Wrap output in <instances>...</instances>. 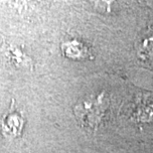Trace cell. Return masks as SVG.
Segmentation results:
<instances>
[{
	"mask_svg": "<svg viewBox=\"0 0 153 153\" xmlns=\"http://www.w3.org/2000/svg\"><path fill=\"white\" fill-rule=\"evenodd\" d=\"M62 50L65 56L72 58V59L87 58L88 55V51L87 47H85L82 43L76 41L64 43L62 45Z\"/></svg>",
	"mask_w": 153,
	"mask_h": 153,
	"instance_id": "3",
	"label": "cell"
},
{
	"mask_svg": "<svg viewBox=\"0 0 153 153\" xmlns=\"http://www.w3.org/2000/svg\"><path fill=\"white\" fill-rule=\"evenodd\" d=\"M103 99L102 97H96L85 100L81 105H78L76 108V114L78 118L85 119L87 122H97L102 117L103 112Z\"/></svg>",
	"mask_w": 153,
	"mask_h": 153,
	"instance_id": "1",
	"label": "cell"
},
{
	"mask_svg": "<svg viewBox=\"0 0 153 153\" xmlns=\"http://www.w3.org/2000/svg\"><path fill=\"white\" fill-rule=\"evenodd\" d=\"M24 126V118L16 111L10 109L6 114L1 121V129L5 135L8 136H19L22 132Z\"/></svg>",
	"mask_w": 153,
	"mask_h": 153,
	"instance_id": "2",
	"label": "cell"
}]
</instances>
